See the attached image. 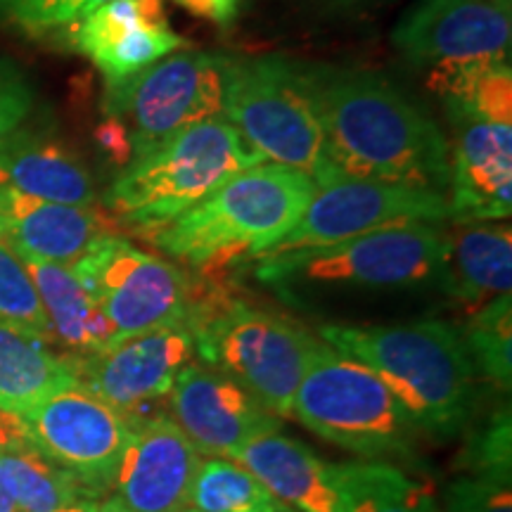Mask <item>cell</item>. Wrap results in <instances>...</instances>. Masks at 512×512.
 Returning a JSON list of instances; mask_svg holds the SVG:
<instances>
[{"label": "cell", "instance_id": "cell-17", "mask_svg": "<svg viewBox=\"0 0 512 512\" xmlns=\"http://www.w3.org/2000/svg\"><path fill=\"white\" fill-rule=\"evenodd\" d=\"M176 425L204 456H230L259 434L280 430L245 387L209 366L188 363L171 387Z\"/></svg>", "mask_w": 512, "mask_h": 512}, {"label": "cell", "instance_id": "cell-19", "mask_svg": "<svg viewBox=\"0 0 512 512\" xmlns=\"http://www.w3.org/2000/svg\"><path fill=\"white\" fill-rule=\"evenodd\" d=\"M3 238L17 256L74 266L102 235L119 233L100 207H72L0 190Z\"/></svg>", "mask_w": 512, "mask_h": 512}, {"label": "cell", "instance_id": "cell-2", "mask_svg": "<svg viewBox=\"0 0 512 512\" xmlns=\"http://www.w3.org/2000/svg\"><path fill=\"white\" fill-rule=\"evenodd\" d=\"M320 339L373 370L422 437L448 441L477 411V375L460 330L441 320L406 325H323Z\"/></svg>", "mask_w": 512, "mask_h": 512}, {"label": "cell", "instance_id": "cell-8", "mask_svg": "<svg viewBox=\"0 0 512 512\" xmlns=\"http://www.w3.org/2000/svg\"><path fill=\"white\" fill-rule=\"evenodd\" d=\"M444 261L446 230L437 223H408L373 230L330 247L261 256L254 273L268 285L320 283L406 290L415 285H439Z\"/></svg>", "mask_w": 512, "mask_h": 512}, {"label": "cell", "instance_id": "cell-37", "mask_svg": "<svg viewBox=\"0 0 512 512\" xmlns=\"http://www.w3.org/2000/svg\"><path fill=\"white\" fill-rule=\"evenodd\" d=\"M0 446L3 448L31 446L27 439V430H24V422L19 415L0 411Z\"/></svg>", "mask_w": 512, "mask_h": 512}, {"label": "cell", "instance_id": "cell-32", "mask_svg": "<svg viewBox=\"0 0 512 512\" xmlns=\"http://www.w3.org/2000/svg\"><path fill=\"white\" fill-rule=\"evenodd\" d=\"M110 0H0V17L27 34L64 31Z\"/></svg>", "mask_w": 512, "mask_h": 512}, {"label": "cell", "instance_id": "cell-35", "mask_svg": "<svg viewBox=\"0 0 512 512\" xmlns=\"http://www.w3.org/2000/svg\"><path fill=\"white\" fill-rule=\"evenodd\" d=\"M174 3L216 27H230L238 19L242 0H174Z\"/></svg>", "mask_w": 512, "mask_h": 512}, {"label": "cell", "instance_id": "cell-28", "mask_svg": "<svg viewBox=\"0 0 512 512\" xmlns=\"http://www.w3.org/2000/svg\"><path fill=\"white\" fill-rule=\"evenodd\" d=\"M202 512H280V503L247 467L211 458L197 467L190 503Z\"/></svg>", "mask_w": 512, "mask_h": 512}, {"label": "cell", "instance_id": "cell-13", "mask_svg": "<svg viewBox=\"0 0 512 512\" xmlns=\"http://www.w3.org/2000/svg\"><path fill=\"white\" fill-rule=\"evenodd\" d=\"M192 356L195 344L185 325L140 332L93 354H64L76 384L131 420L171 392Z\"/></svg>", "mask_w": 512, "mask_h": 512}, {"label": "cell", "instance_id": "cell-38", "mask_svg": "<svg viewBox=\"0 0 512 512\" xmlns=\"http://www.w3.org/2000/svg\"><path fill=\"white\" fill-rule=\"evenodd\" d=\"M0 512H17V503L15 498L10 496L8 486L0 482Z\"/></svg>", "mask_w": 512, "mask_h": 512}, {"label": "cell", "instance_id": "cell-10", "mask_svg": "<svg viewBox=\"0 0 512 512\" xmlns=\"http://www.w3.org/2000/svg\"><path fill=\"white\" fill-rule=\"evenodd\" d=\"M69 271L112 323V344L147 330L185 325L192 280L176 264L143 252L119 233L95 240Z\"/></svg>", "mask_w": 512, "mask_h": 512}, {"label": "cell", "instance_id": "cell-15", "mask_svg": "<svg viewBox=\"0 0 512 512\" xmlns=\"http://www.w3.org/2000/svg\"><path fill=\"white\" fill-rule=\"evenodd\" d=\"M392 43L418 67L510 57V8L496 0H420L394 27Z\"/></svg>", "mask_w": 512, "mask_h": 512}, {"label": "cell", "instance_id": "cell-1", "mask_svg": "<svg viewBox=\"0 0 512 512\" xmlns=\"http://www.w3.org/2000/svg\"><path fill=\"white\" fill-rule=\"evenodd\" d=\"M323 131L332 181H380L444 192L451 150L441 128L392 81L368 69L292 62Z\"/></svg>", "mask_w": 512, "mask_h": 512}, {"label": "cell", "instance_id": "cell-41", "mask_svg": "<svg viewBox=\"0 0 512 512\" xmlns=\"http://www.w3.org/2000/svg\"><path fill=\"white\" fill-rule=\"evenodd\" d=\"M496 3H501V5H505V8H510L512 0H496Z\"/></svg>", "mask_w": 512, "mask_h": 512}, {"label": "cell", "instance_id": "cell-14", "mask_svg": "<svg viewBox=\"0 0 512 512\" xmlns=\"http://www.w3.org/2000/svg\"><path fill=\"white\" fill-rule=\"evenodd\" d=\"M200 451L190 444L176 420L143 415L133 420V434L98 512H181L190 503Z\"/></svg>", "mask_w": 512, "mask_h": 512}, {"label": "cell", "instance_id": "cell-9", "mask_svg": "<svg viewBox=\"0 0 512 512\" xmlns=\"http://www.w3.org/2000/svg\"><path fill=\"white\" fill-rule=\"evenodd\" d=\"M230 57L178 50L131 79L107 83L102 110L121 121L131 159L200 121L221 117Z\"/></svg>", "mask_w": 512, "mask_h": 512}, {"label": "cell", "instance_id": "cell-42", "mask_svg": "<svg viewBox=\"0 0 512 512\" xmlns=\"http://www.w3.org/2000/svg\"><path fill=\"white\" fill-rule=\"evenodd\" d=\"M3 230H5V223H3V219H0V238H3Z\"/></svg>", "mask_w": 512, "mask_h": 512}, {"label": "cell", "instance_id": "cell-21", "mask_svg": "<svg viewBox=\"0 0 512 512\" xmlns=\"http://www.w3.org/2000/svg\"><path fill=\"white\" fill-rule=\"evenodd\" d=\"M280 503L297 512H339L332 465L323 463L302 441L278 430L259 434L233 453Z\"/></svg>", "mask_w": 512, "mask_h": 512}, {"label": "cell", "instance_id": "cell-12", "mask_svg": "<svg viewBox=\"0 0 512 512\" xmlns=\"http://www.w3.org/2000/svg\"><path fill=\"white\" fill-rule=\"evenodd\" d=\"M441 221H448L444 192L342 178L316 185L297 226L264 256L330 247L382 228Z\"/></svg>", "mask_w": 512, "mask_h": 512}, {"label": "cell", "instance_id": "cell-34", "mask_svg": "<svg viewBox=\"0 0 512 512\" xmlns=\"http://www.w3.org/2000/svg\"><path fill=\"white\" fill-rule=\"evenodd\" d=\"M34 107L29 76L15 62L0 60V143L10 138Z\"/></svg>", "mask_w": 512, "mask_h": 512}, {"label": "cell", "instance_id": "cell-11", "mask_svg": "<svg viewBox=\"0 0 512 512\" xmlns=\"http://www.w3.org/2000/svg\"><path fill=\"white\" fill-rule=\"evenodd\" d=\"M19 418L31 448L69 472L86 501L98 503L107 494L131 441V418L81 384L50 394Z\"/></svg>", "mask_w": 512, "mask_h": 512}, {"label": "cell", "instance_id": "cell-6", "mask_svg": "<svg viewBox=\"0 0 512 512\" xmlns=\"http://www.w3.org/2000/svg\"><path fill=\"white\" fill-rule=\"evenodd\" d=\"M292 413L306 430L368 460L418 458L420 430L373 370L318 337Z\"/></svg>", "mask_w": 512, "mask_h": 512}, {"label": "cell", "instance_id": "cell-24", "mask_svg": "<svg viewBox=\"0 0 512 512\" xmlns=\"http://www.w3.org/2000/svg\"><path fill=\"white\" fill-rule=\"evenodd\" d=\"M427 88L456 121H496L512 124L510 57H477L432 64Z\"/></svg>", "mask_w": 512, "mask_h": 512}, {"label": "cell", "instance_id": "cell-26", "mask_svg": "<svg viewBox=\"0 0 512 512\" xmlns=\"http://www.w3.org/2000/svg\"><path fill=\"white\" fill-rule=\"evenodd\" d=\"M337 484L339 512H441L430 486L401 467L368 463L332 465Z\"/></svg>", "mask_w": 512, "mask_h": 512}, {"label": "cell", "instance_id": "cell-33", "mask_svg": "<svg viewBox=\"0 0 512 512\" xmlns=\"http://www.w3.org/2000/svg\"><path fill=\"white\" fill-rule=\"evenodd\" d=\"M446 512H512V479L463 475L446 489Z\"/></svg>", "mask_w": 512, "mask_h": 512}, {"label": "cell", "instance_id": "cell-4", "mask_svg": "<svg viewBox=\"0 0 512 512\" xmlns=\"http://www.w3.org/2000/svg\"><path fill=\"white\" fill-rule=\"evenodd\" d=\"M256 164H264V157L226 119L200 121L131 159L105 192L102 209L117 230L150 238Z\"/></svg>", "mask_w": 512, "mask_h": 512}, {"label": "cell", "instance_id": "cell-39", "mask_svg": "<svg viewBox=\"0 0 512 512\" xmlns=\"http://www.w3.org/2000/svg\"><path fill=\"white\" fill-rule=\"evenodd\" d=\"M57 512H98V508H95L93 501H86V503H76V505H69V508H62Z\"/></svg>", "mask_w": 512, "mask_h": 512}, {"label": "cell", "instance_id": "cell-23", "mask_svg": "<svg viewBox=\"0 0 512 512\" xmlns=\"http://www.w3.org/2000/svg\"><path fill=\"white\" fill-rule=\"evenodd\" d=\"M22 264L27 266L43 309H46L50 344H57L67 354L79 356L110 347L114 342L112 323L67 266L27 259V256L22 259Z\"/></svg>", "mask_w": 512, "mask_h": 512}, {"label": "cell", "instance_id": "cell-22", "mask_svg": "<svg viewBox=\"0 0 512 512\" xmlns=\"http://www.w3.org/2000/svg\"><path fill=\"white\" fill-rule=\"evenodd\" d=\"M439 287L453 302L477 311L512 290L510 226L453 223L446 230V261Z\"/></svg>", "mask_w": 512, "mask_h": 512}, {"label": "cell", "instance_id": "cell-44", "mask_svg": "<svg viewBox=\"0 0 512 512\" xmlns=\"http://www.w3.org/2000/svg\"><path fill=\"white\" fill-rule=\"evenodd\" d=\"M283 512H297V510H292V508H290V505H285V508H283Z\"/></svg>", "mask_w": 512, "mask_h": 512}, {"label": "cell", "instance_id": "cell-7", "mask_svg": "<svg viewBox=\"0 0 512 512\" xmlns=\"http://www.w3.org/2000/svg\"><path fill=\"white\" fill-rule=\"evenodd\" d=\"M221 117L264 162L302 171L316 185L332 183L323 131L292 60L275 55L230 60Z\"/></svg>", "mask_w": 512, "mask_h": 512}, {"label": "cell", "instance_id": "cell-27", "mask_svg": "<svg viewBox=\"0 0 512 512\" xmlns=\"http://www.w3.org/2000/svg\"><path fill=\"white\" fill-rule=\"evenodd\" d=\"M0 482L22 512H57L86 503L79 482L31 446H0Z\"/></svg>", "mask_w": 512, "mask_h": 512}, {"label": "cell", "instance_id": "cell-36", "mask_svg": "<svg viewBox=\"0 0 512 512\" xmlns=\"http://www.w3.org/2000/svg\"><path fill=\"white\" fill-rule=\"evenodd\" d=\"M98 143L121 169L131 162V143H128V133L121 121L107 117L105 124L98 128Z\"/></svg>", "mask_w": 512, "mask_h": 512}, {"label": "cell", "instance_id": "cell-29", "mask_svg": "<svg viewBox=\"0 0 512 512\" xmlns=\"http://www.w3.org/2000/svg\"><path fill=\"white\" fill-rule=\"evenodd\" d=\"M460 330L475 375L496 384L498 392H510L512 384V304L510 294L491 299L472 311Z\"/></svg>", "mask_w": 512, "mask_h": 512}, {"label": "cell", "instance_id": "cell-31", "mask_svg": "<svg viewBox=\"0 0 512 512\" xmlns=\"http://www.w3.org/2000/svg\"><path fill=\"white\" fill-rule=\"evenodd\" d=\"M510 401L498 403L475 425H467V444L460 453L465 475H486L512 479V430Z\"/></svg>", "mask_w": 512, "mask_h": 512}, {"label": "cell", "instance_id": "cell-30", "mask_svg": "<svg viewBox=\"0 0 512 512\" xmlns=\"http://www.w3.org/2000/svg\"><path fill=\"white\" fill-rule=\"evenodd\" d=\"M0 323H8L50 344V323L34 280L5 240H0Z\"/></svg>", "mask_w": 512, "mask_h": 512}, {"label": "cell", "instance_id": "cell-43", "mask_svg": "<svg viewBox=\"0 0 512 512\" xmlns=\"http://www.w3.org/2000/svg\"><path fill=\"white\" fill-rule=\"evenodd\" d=\"M181 512H202V510H195V508H185V510H181ZM283 512V510H280Z\"/></svg>", "mask_w": 512, "mask_h": 512}, {"label": "cell", "instance_id": "cell-20", "mask_svg": "<svg viewBox=\"0 0 512 512\" xmlns=\"http://www.w3.org/2000/svg\"><path fill=\"white\" fill-rule=\"evenodd\" d=\"M0 190L72 207L98 204L95 183L81 159L41 128L19 126L0 143Z\"/></svg>", "mask_w": 512, "mask_h": 512}, {"label": "cell", "instance_id": "cell-18", "mask_svg": "<svg viewBox=\"0 0 512 512\" xmlns=\"http://www.w3.org/2000/svg\"><path fill=\"white\" fill-rule=\"evenodd\" d=\"M448 221H503L512 211V124H453Z\"/></svg>", "mask_w": 512, "mask_h": 512}, {"label": "cell", "instance_id": "cell-5", "mask_svg": "<svg viewBox=\"0 0 512 512\" xmlns=\"http://www.w3.org/2000/svg\"><path fill=\"white\" fill-rule=\"evenodd\" d=\"M185 328L204 366L245 387L268 413L292 415L294 394L318 337L283 313L233 297L219 280L202 294L192 285Z\"/></svg>", "mask_w": 512, "mask_h": 512}, {"label": "cell", "instance_id": "cell-3", "mask_svg": "<svg viewBox=\"0 0 512 512\" xmlns=\"http://www.w3.org/2000/svg\"><path fill=\"white\" fill-rule=\"evenodd\" d=\"M313 190L302 171L256 164L145 240L192 271L219 273L278 245L302 219Z\"/></svg>", "mask_w": 512, "mask_h": 512}, {"label": "cell", "instance_id": "cell-40", "mask_svg": "<svg viewBox=\"0 0 512 512\" xmlns=\"http://www.w3.org/2000/svg\"><path fill=\"white\" fill-rule=\"evenodd\" d=\"M330 3L349 5V8H356V5H375V3H387V0H330Z\"/></svg>", "mask_w": 512, "mask_h": 512}, {"label": "cell", "instance_id": "cell-16", "mask_svg": "<svg viewBox=\"0 0 512 512\" xmlns=\"http://www.w3.org/2000/svg\"><path fill=\"white\" fill-rule=\"evenodd\" d=\"M64 34L69 46L86 55L107 83L131 79L185 48L166 19L164 0H110Z\"/></svg>", "mask_w": 512, "mask_h": 512}, {"label": "cell", "instance_id": "cell-25", "mask_svg": "<svg viewBox=\"0 0 512 512\" xmlns=\"http://www.w3.org/2000/svg\"><path fill=\"white\" fill-rule=\"evenodd\" d=\"M76 384L64 354L29 332L0 323V411L24 415L50 394Z\"/></svg>", "mask_w": 512, "mask_h": 512}]
</instances>
